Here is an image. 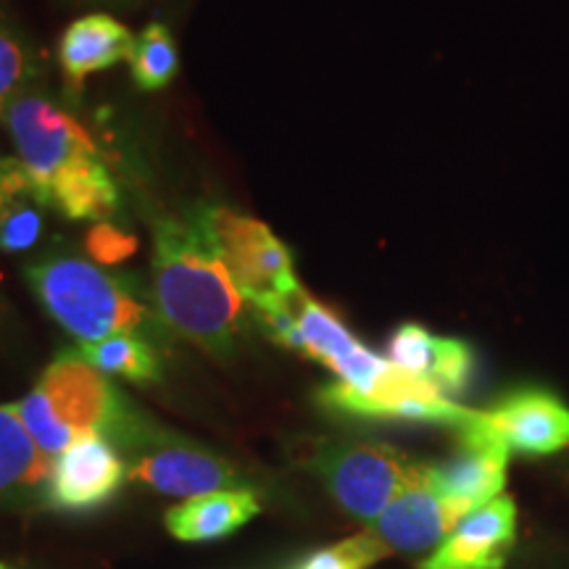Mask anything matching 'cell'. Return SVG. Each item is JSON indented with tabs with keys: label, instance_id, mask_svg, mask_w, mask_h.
Instances as JSON below:
<instances>
[{
	"label": "cell",
	"instance_id": "cell-1",
	"mask_svg": "<svg viewBox=\"0 0 569 569\" xmlns=\"http://www.w3.org/2000/svg\"><path fill=\"white\" fill-rule=\"evenodd\" d=\"M259 319L277 343L309 356L338 377L319 390V401L327 409L351 417L448 425L453 430H465L472 422V409L401 372L393 361L361 343L330 306L303 290L288 306Z\"/></svg>",
	"mask_w": 569,
	"mask_h": 569
},
{
	"label": "cell",
	"instance_id": "cell-2",
	"mask_svg": "<svg viewBox=\"0 0 569 569\" xmlns=\"http://www.w3.org/2000/svg\"><path fill=\"white\" fill-rule=\"evenodd\" d=\"M151 272L163 325L206 353L232 359L243 332L246 298L224 267L201 209L156 224Z\"/></svg>",
	"mask_w": 569,
	"mask_h": 569
},
{
	"label": "cell",
	"instance_id": "cell-3",
	"mask_svg": "<svg viewBox=\"0 0 569 569\" xmlns=\"http://www.w3.org/2000/svg\"><path fill=\"white\" fill-rule=\"evenodd\" d=\"M17 159L46 184L71 222H103L119 206V188L88 130L42 96L24 92L6 117Z\"/></svg>",
	"mask_w": 569,
	"mask_h": 569
},
{
	"label": "cell",
	"instance_id": "cell-4",
	"mask_svg": "<svg viewBox=\"0 0 569 569\" xmlns=\"http://www.w3.org/2000/svg\"><path fill=\"white\" fill-rule=\"evenodd\" d=\"M13 411L48 457H59L90 436H103L117 446H146L156 438L109 377L77 351L56 356L38 386L13 403Z\"/></svg>",
	"mask_w": 569,
	"mask_h": 569
},
{
	"label": "cell",
	"instance_id": "cell-5",
	"mask_svg": "<svg viewBox=\"0 0 569 569\" xmlns=\"http://www.w3.org/2000/svg\"><path fill=\"white\" fill-rule=\"evenodd\" d=\"M27 284L48 317L80 343L134 332L151 322L138 282L80 256H46L27 267Z\"/></svg>",
	"mask_w": 569,
	"mask_h": 569
},
{
	"label": "cell",
	"instance_id": "cell-6",
	"mask_svg": "<svg viewBox=\"0 0 569 569\" xmlns=\"http://www.w3.org/2000/svg\"><path fill=\"white\" fill-rule=\"evenodd\" d=\"M201 211L224 267L256 317L272 315L301 293L293 253L264 222L224 206H201Z\"/></svg>",
	"mask_w": 569,
	"mask_h": 569
},
{
	"label": "cell",
	"instance_id": "cell-7",
	"mask_svg": "<svg viewBox=\"0 0 569 569\" xmlns=\"http://www.w3.org/2000/svg\"><path fill=\"white\" fill-rule=\"evenodd\" d=\"M315 467L340 507L365 522H375L398 496L427 478V465L386 443L327 446Z\"/></svg>",
	"mask_w": 569,
	"mask_h": 569
},
{
	"label": "cell",
	"instance_id": "cell-8",
	"mask_svg": "<svg viewBox=\"0 0 569 569\" xmlns=\"http://www.w3.org/2000/svg\"><path fill=\"white\" fill-rule=\"evenodd\" d=\"M459 438V451L443 465H430L427 478L440 496L475 511L501 496L507 486L509 448L493 436L486 411H478Z\"/></svg>",
	"mask_w": 569,
	"mask_h": 569
},
{
	"label": "cell",
	"instance_id": "cell-9",
	"mask_svg": "<svg viewBox=\"0 0 569 569\" xmlns=\"http://www.w3.org/2000/svg\"><path fill=\"white\" fill-rule=\"evenodd\" d=\"M127 478L117 443L90 436L59 453L46 482V503L59 511H90L109 503Z\"/></svg>",
	"mask_w": 569,
	"mask_h": 569
},
{
	"label": "cell",
	"instance_id": "cell-10",
	"mask_svg": "<svg viewBox=\"0 0 569 569\" xmlns=\"http://www.w3.org/2000/svg\"><path fill=\"white\" fill-rule=\"evenodd\" d=\"M127 480L163 496L196 498L238 486V472L217 453L182 440H159L156 436L151 443H146V451L130 461Z\"/></svg>",
	"mask_w": 569,
	"mask_h": 569
},
{
	"label": "cell",
	"instance_id": "cell-11",
	"mask_svg": "<svg viewBox=\"0 0 569 569\" xmlns=\"http://www.w3.org/2000/svg\"><path fill=\"white\" fill-rule=\"evenodd\" d=\"M469 515L472 511L440 496L430 486V478H425L407 493L398 496L375 522H369L367 530L386 546L388 553H415L443 543Z\"/></svg>",
	"mask_w": 569,
	"mask_h": 569
},
{
	"label": "cell",
	"instance_id": "cell-12",
	"mask_svg": "<svg viewBox=\"0 0 569 569\" xmlns=\"http://www.w3.org/2000/svg\"><path fill=\"white\" fill-rule=\"evenodd\" d=\"M517 538V507L498 496L475 509L419 569H501Z\"/></svg>",
	"mask_w": 569,
	"mask_h": 569
},
{
	"label": "cell",
	"instance_id": "cell-13",
	"mask_svg": "<svg viewBox=\"0 0 569 569\" xmlns=\"http://www.w3.org/2000/svg\"><path fill=\"white\" fill-rule=\"evenodd\" d=\"M488 427L503 446L543 457L569 446V409L546 390H517L486 411Z\"/></svg>",
	"mask_w": 569,
	"mask_h": 569
},
{
	"label": "cell",
	"instance_id": "cell-14",
	"mask_svg": "<svg viewBox=\"0 0 569 569\" xmlns=\"http://www.w3.org/2000/svg\"><path fill=\"white\" fill-rule=\"evenodd\" d=\"M388 359L417 380L440 390L446 398L459 396L475 372V353L465 340L432 336L422 325H401L388 343Z\"/></svg>",
	"mask_w": 569,
	"mask_h": 569
},
{
	"label": "cell",
	"instance_id": "cell-15",
	"mask_svg": "<svg viewBox=\"0 0 569 569\" xmlns=\"http://www.w3.org/2000/svg\"><path fill=\"white\" fill-rule=\"evenodd\" d=\"M53 198L19 159H0V251H32L46 234Z\"/></svg>",
	"mask_w": 569,
	"mask_h": 569
},
{
	"label": "cell",
	"instance_id": "cell-16",
	"mask_svg": "<svg viewBox=\"0 0 569 569\" xmlns=\"http://www.w3.org/2000/svg\"><path fill=\"white\" fill-rule=\"evenodd\" d=\"M134 38L130 27L111 13H84L63 30L59 42V63L71 84H82L96 71L130 61Z\"/></svg>",
	"mask_w": 569,
	"mask_h": 569
},
{
	"label": "cell",
	"instance_id": "cell-17",
	"mask_svg": "<svg viewBox=\"0 0 569 569\" xmlns=\"http://www.w3.org/2000/svg\"><path fill=\"white\" fill-rule=\"evenodd\" d=\"M51 467V457L34 443L13 411V403L0 407V507L13 509L24 503H46V482Z\"/></svg>",
	"mask_w": 569,
	"mask_h": 569
},
{
	"label": "cell",
	"instance_id": "cell-18",
	"mask_svg": "<svg viewBox=\"0 0 569 569\" xmlns=\"http://www.w3.org/2000/svg\"><path fill=\"white\" fill-rule=\"evenodd\" d=\"M261 511V501L253 490L230 488L188 498L180 507L163 515L167 528L184 543H209L232 536Z\"/></svg>",
	"mask_w": 569,
	"mask_h": 569
},
{
	"label": "cell",
	"instance_id": "cell-19",
	"mask_svg": "<svg viewBox=\"0 0 569 569\" xmlns=\"http://www.w3.org/2000/svg\"><path fill=\"white\" fill-rule=\"evenodd\" d=\"M77 353L101 375L122 377L134 386H151L161 380L159 353L146 338L134 332H119L96 343H80Z\"/></svg>",
	"mask_w": 569,
	"mask_h": 569
},
{
	"label": "cell",
	"instance_id": "cell-20",
	"mask_svg": "<svg viewBox=\"0 0 569 569\" xmlns=\"http://www.w3.org/2000/svg\"><path fill=\"white\" fill-rule=\"evenodd\" d=\"M34 74L38 53L0 3V122H6L11 106L30 90Z\"/></svg>",
	"mask_w": 569,
	"mask_h": 569
},
{
	"label": "cell",
	"instance_id": "cell-21",
	"mask_svg": "<svg viewBox=\"0 0 569 569\" xmlns=\"http://www.w3.org/2000/svg\"><path fill=\"white\" fill-rule=\"evenodd\" d=\"M177 69H180V53L172 32L161 21H153L140 32V38H134L130 53L132 82L146 92H159L174 80Z\"/></svg>",
	"mask_w": 569,
	"mask_h": 569
},
{
	"label": "cell",
	"instance_id": "cell-22",
	"mask_svg": "<svg viewBox=\"0 0 569 569\" xmlns=\"http://www.w3.org/2000/svg\"><path fill=\"white\" fill-rule=\"evenodd\" d=\"M386 557H390L386 546L372 532L365 530L359 536L340 540V543L330 546V549L311 553L298 569H367Z\"/></svg>",
	"mask_w": 569,
	"mask_h": 569
},
{
	"label": "cell",
	"instance_id": "cell-23",
	"mask_svg": "<svg viewBox=\"0 0 569 569\" xmlns=\"http://www.w3.org/2000/svg\"><path fill=\"white\" fill-rule=\"evenodd\" d=\"M134 251H138V240L109 222L92 224V230L88 232V253L92 256L96 264L119 267Z\"/></svg>",
	"mask_w": 569,
	"mask_h": 569
},
{
	"label": "cell",
	"instance_id": "cell-24",
	"mask_svg": "<svg viewBox=\"0 0 569 569\" xmlns=\"http://www.w3.org/2000/svg\"><path fill=\"white\" fill-rule=\"evenodd\" d=\"M77 3H127V0H77Z\"/></svg>",
	"mask_w": 569,
	"mask_h": 569
},
{
	"label": "cell",
	"instance_id": "cell-25",
	"mask_svg": "<svg viewBox=\"0 0 569 569\" xmlns=\"http://www.w3.org/2000/svg\"><path fill=\"white\" fill-rule=\"evenodd\" d=\"M0 569H11V567L9 565H0Z\"/></svg>",
	"mask_w": 569,
	"mask_h": 569
}]
</instances>
